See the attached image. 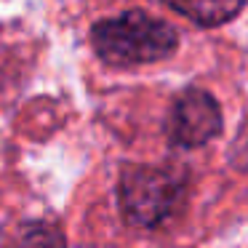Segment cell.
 <instances>
[{
    "instance_id": "obj_3",
    "label": "cell",
    "mask_w": 248,
    "mask_h": 248,
    "mask_svg": "<svg viewBox=\"0 0 248 248\" xmlns=\"http://www.w3.org/2000/svg\"><path fill=\"white\" fill-rule=\"evenodd\" d=\"M221 131L219 102L203 88H187L171 104L166 120V134L173 147L195 150L203 147Z\"/></svg>"
},
{
    "instance_id": "obj_1",
    "label": "cell",
    "mask_w": 248,
    "mask_h": 248,
    "mask_svg": "<svg viewBox=\"0 0 248 248\" xmlns=\"http://www.w3.org/2000/svg\"><path fill=\"white\" fill-rule=\"evenodd\" d=\"M91 43L104 64L139 67L168 59L179 46V35L163 19L144 11H125L93 24Z\"/></svg>"
},
{
    "instance_id": "obj_2",
    "label": "cell",
    "mask_w": 248,
    "mask_h": 248,
    "mask_svg": "<svg viewBox=\"0 0 248 248\" xmlns=\"http://www.w3.org/2000/svg\"><path fill=\"white\" fill-rule=\"evenodd\" d=\"M184 179L160 166H125L118 184L120 214L134 227H157L176 214Z\"/></svg>"
},
{
    "instance_id": "obj_5",
    "label": "cell",
    "mask_w": 248,
    "mask_h": 248,
    "mask_svg": "<svg viewBox=\"0 0 248 248\" xmlns=\"http://www.w3.org/2000/svg\"><path fill=\"white\" fill-rule=\"evenodd\" d=\"M3 248H67V243L48 221H24L3 240Z\"/></svg>"
},
{
    "instance_id": "obj_4",
    "label": "cell",
    "mask_w": 248,
    "mask_h": 248,
    "mask_svg": "<svg viewBox=\"0 0 248 248\" xmlns=\"http://www.w3.org/2000/svg\"><path fill=\"white\" fill-rule=\"evenodd\" d=\"M163 3L200 27H219L232 22L243 11L246 0H163Z\"/></svg>"
}]
</instances>
